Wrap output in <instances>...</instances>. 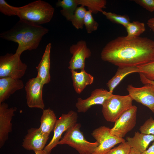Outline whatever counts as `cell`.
<instances>
[{
    "label": "cell",
    "instance_id": "1",
    "mask_svg": "<svg viewBox=\"0 0 154 154\" xmlns=\"http://www.w3.org/2000/svg\"><path fill=\"white\" fill-rule=\"evenodd\" d=\"M101 56L118 67L137 66L154 59V41L145 37L128 40L119 37L106 44Z\"/></svg>",
    "mask_w": 154,
    "mask_h": 154
},
{
    "label": "cell",
    "instance_id": "2",
    "mask_svg": "<svg viewBox=\"0 0 154 154\" xmlns=\"http://www.w3.org/2000/svg\"><path fill=\"white\" fill-rule=\"evenodd\" d=\"M48 31L41 25H33L19 20L10 30L1 33L0 37L17 43L15 53L21 56L26 50L36 49Z\"/></svg>",
    "mask_w": 154,
    "mask_h": 154
},
{
    "label": "cell",
    "instance_id": "3",
    "mask_svg": "<svg viewBox=\"0 0 154 154\" xmlns=\"http://www.w3.org/2000/svg\"><path fill=\"white\" fill-rule=\"evenodd\" d=\"M16 9L17 16L20 20L35 25L49 22L54 12V8L50 4L41 0L35 1Z\"/></svg>",
    "mask_w": 154,
    "mask_h": 154
},
{
    "label": "cell",
    "instance_id": "4",
    "mask_svg": "<svg viewBox=\"0 0 154 154\" xmlns=\"http://www.w3.org/2000/svg\"><path fill=\"white\" fill-rule=\"evenodd\" d=\"M80 123H76L65 132L58 145L66 144L75 149L80 154H92L99 145L96 141L91 142L85 138L81 131Z\"/></svg>",
    "mask_w": 154,
    "mask_h": 154
},
{
    "label": "cell",
    "instance_id": "5",
    "mask_svg": "<svg viewBox=\"0 0 154 154\" xmlns=\"http://www.w3.org/2000/svg\"><path fill=\"white\" fill-rule=\"evenodd\" d=\"M133 100L129 95L112 94L102 105V112L106 120L115 122L125 111L132 106Z\"/></svg>",
    "mask_w": 154,
    "mask_h": 154
},
{
    "label": "cell",
    "instance_id": "6",
    "mask_svg": "<svg viewBox=\"0 0 154 154\" xmlns=\"http://www.w3.org/2000/svg\"><path fill=\"white\" fill-rule=\"evenodd\" d=\"M27 68V65L21 61L20 55L15 53H7L0 57V78L20 79L25 74Z\"/></svg>",
    "mask_w": 154,
    "mask_h": 154
},
{
    "label": "cell",
    "instance_id": "7",
    "mask_svg": "<svg viewBox=\"0 0 154 154\" xmlns=\"http://www.w3.org/2000/svg\"><path fill=\"white\" fill-rule=\"evenodd\" d=\"M78 117L76 112L70 110L67 114H62L57 119L53 130V137L43 149L46 154H50L52 150L58 145L63 133L77 123Z\"/></svg>",
    "mask_w": 154,
    "mask_h": 154
},
{
    "label": "cell",
    "instance_id": "8",
    "mask_svg": "<svg viewBox=\"0 0 154 154\" xmlns=\"http://www.w3.org/2000/svg\"><path fill=\"white\" fill-rule=\"evenodd\" d=\"M110 130L109 127L104 125L93 130L91 135L99 145L92 154H105L116 145L125 141L123 138L112 134Z\"/></svg>",
    "mask_w": 154,
    "mask_h": 154
},
{
    "label": "cell",
    "instance_id": "9",
    "mask_svg": "<svg viewBox=\"0 0 154 154\" xmlns=\"http://www.w3.org/2000/svg\"><path fill=\"white\" fill-rule=\"evenodd\" d=\"M137 107L133 105L123 112L115 122L114 126L110 129L111 133L123 138L132 130L136 123Z\"/></svg>",
    "mask_w": 154,
    "mask_h": 154
},
{
    "label": "cell",
    "instance_id": "10",
    "mask_svg": "<svg viewBox=\"0 0 154 154\" xmlns=\"http://www.w3.org/2000/svg\"><path fill=\"white\" fill-rule=\"evenodd\" d=\"M44 84L37 77L29 79L25 86L27 104L30 108H36L42 110L45 105L42 98Z\"/></svg>",
    "mask_w": 154,
    "mask_h": 154
},
{
    "label": "cell",
    "instance_id": "11",
    "mask_svg": "<svg viewBox=\"0 0 154 154\" xmlns=\"http://www.w3.org/2000/svg\"><path fill=\"white\" fill-rule=\"evenodd\" d=\"M70 52L72 54L69 62L68 68L70 70L84 69L86 59L91 55L90 49L88 47L86 42L80 40L70 46Z\"/></svg>",
    "mask_w": 154,
    "mask_h": 154
},
{
    "label": "cell",
    "instance_id": "12",
    "mask_svg": "<svg viewBox=\"0 0 154 154\" xmlns=\"http://www.w3.org/2000/svg\"><path fill=\"white\" fill-rule=\"evenodd\" d=\"M127 90L133 100L146 106L154 113V88L151 86L146 84L142 87H136L130 84Z\"/></svg>",
    "mask_w": 154,
    "mask_h": 154
},
{
    "label": "cell",
    "instance_id": "13",
    "mask_svg": "<svg viewBox=\"0 0 154 154\" xmlns=\"http://www.w3.org/2000/svg\"><path fill=\"white\" fill-rule=\"evenodd\" d=\"M16 107L9 108L8 105L4 102L0 104V147L4 144L8 138L9 133L12 130L11 122Z\"/></svg>",
    "mask_w": 154,
    "mask_h": 154
},
{
    "label": "cell",
    "instance_id": "14",
    "mask_svg": "<svg viewBox=\"0 0 154 154\" xmlns=\"http://www.w3.org/2000/svg\"><path fill=\"white\" fill-rule=\"evenodd\" d=\"M112 93L103 88H97L91 92L90 96L86 99L78 98L75 106L78 112L85 113L92 106L96 105H102L105 101Z\"/></svg>",
    "mask_w": 154,
    "mask_h": 154
},
{
    "label": "cell",
    "instance_id": "15",
    "mask_svg": "<svg viewBox=\"0 0 154 154\" xmlns=\"http://www.w3.org/2000/svg\"><path fill=\"white\" fill-rule=\"evenodd\" d=\"M49 136L42 133L39 128H31L28 130L23 139L22 146L25 149L34 151L43 150Z\"/></svg>",
    "mask_w": 154,
    "mask_h": 154
},
{
    "label": "cell",
    "instance_id": "16",
    "mask_svg": "<svg viewBox=\"0 0 154 154\" xmlns=\"http://www.w3.org/2000/svg\"><path fill=\"white\" fill-rule=\"evenodd\" d=\"M24 86L23 81L19 79L10 77L0 78V104Z\"/></svg>",
    "mask_w": 154,
    "mask_h": 154
},
{
    "label": "cell",
    "instance_id": "17",
    "mask_svg": "<svg viewBox=\"0 0 154 154\" xmlns=\"http://www.w3.org/2000/svg\"><path fill=\"white\" fill-rule=\"evenodd\" d=\"M51 48V44L48 43L46 46L41 60L36 67L37 71V77L44 85L49 83L50 80V54Z\"/></svg>",
    "mask_w": 154,
    "mask_h": 154
},
{
    "label": "cell",
    "instance_id": "18",
    "mask_svg": "<svg viewBox=\"0 0 154 154\" xmlns=\"http://www.w3.org/2000/svg\"><path fill=\"white\" fill-rule=\"evenodd\" d=\"M70 71L73 86L77 94H80L87 86L91 84L93 82V76L87 72L84 69L81 70L79 72L73 70Z\"/></svg>",
    "mask_w": 154,
    "mask_h": 154
},
{
    "label": "cell",
    "instance_id": "19",
    "mask_svg": "<svg viewBox=\"0 0 154 154\" xmlns=\"http://www.w3.org/2000/svg\"><path fill=\"white\" fill-rule=\"evenodd\" d=\"M126 140L131 148L141 153L147 149L151 142L154 141V135L137 131L132 137H127Z\"/></svg>",
    "mask_w": 154,
    "mask_h": 154
},
{
    "label": "cell",
    "instance_id": "20",
    "mask_svg": "<svg viewBox=\"0 0 154 154\" xmlns=\"http://www.w3.org/2000/svg\"><path fill=\"white\" fill-rule=\"evenodd\" d=\"M57 119L53 110L50 108L44 109L40 117V124L38 128L42 133L49 136L53 131Z\"/></svg>",
    "mask_w": 154,
    "mask_h": 154
},
{
    "label": "cell",
    "instance_id": "21",
    "mask_svg": "<svg viewBox=\"0 0 154 154\" xmlns=\"http://www.w3.org/2000/svg\"><path fill=\"white\" fill-rule=\"evenodd\" d=\"M139 73L137 66L119 67L115 75L106 84L109 91L112 93L115 88L127 75L133 73Z\"/></svg>",
    "mask_w": 154,
    "mask_h": 154
},
{
    "label": "cell",
    "instance_id": "22",
    "mask_svg": "<svg viewBox=\"0 0 154 154\" xmlns=\"http://www.w3.org/2000/svg\"><path fill=\"white\" fill-rule=\"evenodd\" d=\"M78 5V0H58L56 3V7H62L61 14L70 21Z\"/></svg>",
    "mask_w": 154,
    "mask_h": 154
},
{
    "label": "cell",
    "instance_id": "23",
    "mask_svg": "<svg viewBox=\"0 0 154 154\" xmlns=\"http://www.w3.org/2000/svg\"><path fill=\"white\" fill-rule=\"evenodd\" d=\"M127 33L125 38L128 40H131L139 37L145 30L144 23L138 21L130 22L125 27Z\"/></svg>",
    "mask_w": 154,
    "mask_h": 154
},
{
    "label": "cell",
    "instance_id": "24",
    "mask_svg": "<svg viewBox=\"0 0 154 154\" xmlns=\"http://www.w3.org/2000/svg\"><path fill=\"white\" fill-rule=\"evenodd\" d=\"M79 5L86 7L92 13L102 12L105 8L107 1L105 0H78Z\"/></svg>",
    "mask_w": 154,
    "mask_h": 154
},
{
    "label": "cell",
    "instance_id": "25",
    "mask_svg": "<svg viewBox=\"0 0 154 154\" xmlns=\"http://www.w3.org/2000/svg\"><path fill=\"white\" fill-rule=\"evenodd\" d=\"M87 11L85 7L82 5L78 7L75 11L70 21L77 29H83L84 18Z\"/></svg>",
    "mask_w": 154,
    "mask_h": 154
},
{
    "label": "cell",
    "instance_id": "26",
    "mask_svg": "<svg viewBox=\"0 0 154 154\" xmlns=\"http://www.w3.org/2000/svg\"><path fill=\"white\" fill-rule=\"evenodd\" d=\"M102 13L108 20L113 23L121 24L125 27L130 22L129 18L127 15H118L104 11Z\"/></svg>",
    "mask_w": 154,
    "mask_h": 154
},
{
    "label": "cell",
    "instance_id": "27",
    "mask_svg": "<svg viewBox=\"0 0 154 154\" xmlns=\"http://www.w3.org/2000/svg\"><path fill=\"white\" fill-rule=\"evenodd\" d=\"M137 67L138 73L142 74L150 80L154 81V59Z\"/></svg>",
    "mask_w": 154,
    "mask_h": 154
},
{
    "label": "cell",
    "instance_id": "28",
    "mask_svg": "<svg viewBox=\"0 0 154 154\" xmlns=\"http://www.w3.org/2000/svg\"><path fill=\"white\" fill-rule=\"evenodd\" d=\"M92 12L87 10L84 20V25L88 33H91L98 28L99 24L94 18Z\"/></svg>",
    "mask_w": 154,
    "mask_h": 154
},
{
    "label": "cell",
    "instance_id": "29",
    "mask_svg": "<svg viewBox=\"0 0 154 154\" xmlns=\"http://www.w3.org/2000/svg\"><path fill=\"white\" fill-rule=\"evenodd\" d=\"M131 148L127 141L120 143L105 154H129Z\"/></svg>",
    "mask_w": 154,
    "mask_h": 154
},
{
    "label": "cell",
    "instance_id": "30",
    "mask_svg": "<svg viewBox=\"0 0 154 154\" xmlns=\"http://www.w3.org/2000/svg\"><path fill=\"white\" fill-rule=\"evenodd\" d=\"M16 7L9 5L4 0H0V11L5 15H17Z\"/></svg>",
    "mask_w": 154,
    "mask_h": 154
},
{
    "label": "cell",
    "instance_id": "31",
    "mask_svg": "<svg viewBox=\"0 0 154 154\" xmlns=\"http://www.w3.org/2000/svg\"><path fill=\"white\" fill-rule=\"evenodd\" d=\"M139 130L142 133L154 135V119L150 117L140 126Z\"/></svg>",
    "mask_w": 154,
    "mask_h": 154
},
{
    "label": "cell",
    "instance_id": "32",
    "mask_svg": "<svg viewBox=\"0 0 154 154\" xmlns=\"http://www.w3.org/2000/svg\"><path fill=\"white\" fill-rule=\"evenodd\" d=\"M133 1L149 12L154 11V0H134Z\"/></svg>",
    "mask_w": 154,
    "mask_h": 154
},
{
    "label": "cell",
    "instance_id": "33",
    "mask_svg": "<svg viewBox=\"0 0 154 154\" xmlns=\"http://www.w3.org/2000/svg\"><path fill=\"white\" fill-rule=\"evenodd\" d=\"M140 81L144 84H148L150 85L154 88V81L150 80L146 78L142 74L139 73Z\"/></svg>",
    "mask_w": 154,
    "mask_h": 154
},
{
    "label": "cell",
    "instance_id": "34",
    "mask_svg": "<svg viewBox=\"0 0 154 154\" xmlns=\"http://www.w3.org/2000/svg\"><path fill=\"white\" fill-rule=\"evenodd\" d=\"M141 154H154V142L147 149L141 153Z\"/></svg>",
    "mask_w": 154,
    "mask_h": 154
},
{
    "label": "cell",
    "instance_id": "35",
    "mask_svg": "<svg viewBox=\"0 0 154 154\" xmlns=\"http://www.w3.org/2000/svg\"><path fill=\"white\" fill-rule=\"evenodd\" d=\"M147 25L154 34V18L149 19L147 21Z\"/></svg>",
    "mask_w": 154,
    "mask_h": 154
},
{
    "label": "cell",
    "instance_id": "36",
    "mask_svg": "<svg viewBox=\"0 0 154 154\" xmlns=\"http://www.w3.org/2000/svg\"><path fill=\"white\" fill-rule=\"evenodd\" d=\"M129 154H141V153L135 149L131 148Z\"/></svg>",
    "mask_w": 154,
    "mask_h": 154
},
{
    "label": "cell",
    "instance_id": "37",
    "mask_svg": "<svg viewBox=\"0 0 154 154\" xmlns=\"http://www.w3.org/2000/svg\"><path fill=\"white\" fill-rule=\"evenodd\" d=\"M35 154H46L44 151L43 150L41 151H34Z\"/></svg>",
    "mask_w": 154,
    "mask_h": 154
}]
</instances>
